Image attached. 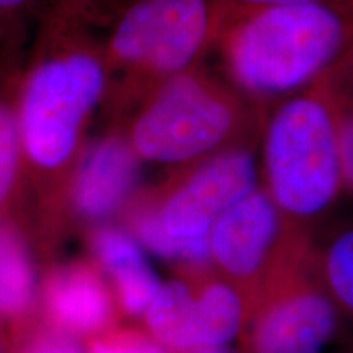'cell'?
<instances>
[{
  "label": "cell",
  "mask_w": 353,
  "mask_h": 353,
  "mask_svg": "<svg viewBox=\"0 0 353 353\" xmlns=\"http://www.w3.org/2000/svg\"><path fill=\"white\" fill-rule=\"evenodd\" d=\"M112 94V70L95 30L46 15L15 92L23 159L46 174L63 170Z\"/></svg>",
  "instance_id": "1"
},
{
  "label": "cell",
  "mask_w": 353,
  "mask_h": 353,
  "mask_svg": "<svg viewBox=\"0 0 353 353\" xmlns=\"http://www.w3.org/2000/svg\"><path fill=\"white\" fill-rule=\"evenodd\" d=\"M353 38V0L270 7L237 17L214 46L228 81L249 99L294 94L324 76Z\"/></svg>",
  "instance_id": "2"
},
{
  "label": "cell",
  "mask_w": 353,
  "mask_h": 353,
  "mask_svg": "<svg viewBox=\"0 0 353 353\" xmlns=\"http://www.w3.org/2000/svg\"><path fill=\"white\" fill-rule=\"evenodd\" d=\"M130 105L123 131L148 164H195L249 145L257 126L249 97L201 64L157 82Z\"/></svg>",
  "instance_id": "3"
},
{
  "label": "cell",
  "mask_w": 353,
  "mask_h": 353,
  "mask_svg": "<svg viewBox=\"0 0 353 353\" xmlns=\"http://www.w3.org/2000/svg\"><path fill=\"white\" fill-rule=\"evenodd\" d=\"M92 26L112 70V105L200 65L218 38L214 0H120Z\"/></svg>",
  "instance_id": "4"
},
{
  "label": "cell",
  "mask_w": 353,
  "mask_h": 353,
  "mask_svg": "<svg viewBox=\"0 0 353 353\" xmlns=\"http://www.w3.org/2000/svg\"><path fill=\"white\" fill-rule=\"evenodd\" d=\"M262 131V188L291 223L314 232L343 190L337 110L324 77L278 105Z\"/></svg>",
  "instance_id": "5"
},
{
  "label": "cell",
  "mask_w": 353,
  "mask_h": 353,
  "mask_svg": "<svg viewBox=\"0 0 353 353\" xmlns=\"http://www.w3.org/2000/svg\"><path fill=\"white\" fill-rule=\"evenodd\" d=\"M259 187L249 145H237L190 164L164 187L143 198L161 226L154 254L182 267L210 265L208 237L219 216Z\"/></svg>",
  "instance_id": "6"
},
{
  "label": "cell",
  "mask_w": 353,
  "mask_h": 353,
  "mask_svg": "<svg viewBox=\"0 0 353 353\" xmlns=\"http://www.w3.org/2000/svg\"><path fill=\"white\" fill-rule=\"evenodd\" d=\"M339 321L341 314L316 272L311 239L249 303L241 352L324 353Z\"/></svg>",
  "instance_id": "7"
},
{
  "label": "cell",
  "mask_w": 353,
  "mask_h": 353,
  "mask_svg": "<svg viewBox=\"0 0 353 353\" xmlns=\"http://www.w3.org/2000/svg\"><path fill=\"white\" fill-rule=\"evenodd\" d=\"M312 234L291 223L259 185L211 228L210 267L239 291L247 309L263 285L312 239Z\"/></svg>",
  "instance_id": "8"
},
{
  "label": "cell",
  "mask_w": 353,
  "mask_h": 353,
  "mask_svg": "<svg viewBox=\"0 0 353 353\" xmlns=\"http://www.w3.org/2000/svg\"><path fill=\"white\" fill-rule=\"evenodd\" d=\"M141 164L123 130L97 139L74 174L70 201L76 213L83 219L101 221L120 211L134 193Z\"/></svg>",
  "instance_id": "9"
},
{
  "label": "cell",
  "mask_w": 353,
  "mask_h": 353,
  "mask_svg": "<svg viewBox=\"0 0 353 353\" xmlns=\"http://www.w3.org/2000/svg\"><path fill=\"white\" fill-rule=\"evenodd\" d=\"M51 321L70 334H94L112 319L113 304L107 286L90 267L68 265L52 273L44 288Z\"/></svg>",
  "instance_id": "10"
},
{
  "label": "cell",
  "mask_w": 353,
  "mask_h": 353,
  "mask_svg": "<svg viewBox=\"0 0 353 353\" xmlns=\"http://www.w3.org/2000/svg\"><path fill=\"white\" fill-rule=\"evenodd\" d=\"M183 268L193 283V350L228 347L244 325V298L213 268L210 272V265Z\"/></svg>",
  "instance_id": "11"
},
{
  "label": "cell",
  "mask_w": 353,
  "mask_h": 353,
  "mask_svg": "<svg viewBox=\"0 0 353 353\" xmlns=\"http://www.w3.org/2000/svg\"><path fill=\"white\" fill-rule=\"evenodd\" d=\"M94 252L113 278L118 299L126 314L144 316L156 296L161 281L145 260L134 236L117 228H101L95 232Z\"/></svg>",
  "instance_id": "12"
},
{
  "label": "cell",
  "mask_w": 353,
  "mask_h": 353,
  "mask_svg": "<svg viewBox=\"0 0 353 353\" xmlns=\"http://www.w3.org/2000/svg\"><path fill=\"white\" fill-rule=\"evenodd\" d=\"M185 273L182 278L161 283L144 312L149 335L170 353L193 350V283L187 268Z\"/></svg>",
  "instance_id": "13"
},
{
  "label": "cell",
  "mask_w": 353,
  "mask_h": 353,
  "mask_svg": "<svg viewBox=\"0 0 353 353\" xmlns=\"http://www.w3.org/2000/svg\"><path fill=\"white\" fill-rule=\"evenodd\" d=\"M312 260L339 314L353 322V223L312 234Z\"/></svg>",
  "instance_id": "14"
},
{
  "label": "cell",
  "mask_w": 353,
  "mask_h": 353,
  "mask_svg": "<svg viewBox=\"0 0 353 353\" xmlns=\"http://www.w3.org/2000/svg\"><path fill=\"white\" fill-rule=\"evenodd\" d=\"M34 276L23 244L0 224V314H23L33 301Z\"/></svg>",
  "instance_id": "15"
},
{
  "label": "cell",
  "mask_w": 353,
  "mask_h": 353,
  "mask_svg": "<svg viewBox=\"0 0 353 353\" xmlns=\"http://www.w3.org/2000/svg\"><path fill=\"white\" fill-rule=\"evenodd\" d=\"M322 77L337 110L343 190L353 195V52L342 56Z\"/></svg>",
  "instance_id": "16"
},
{
  "label": "cell",
  "mask_w": 353,
  "mask_h": 353,
  "mask_svg": "<svg viewBox=\"0 0 353 353\" xmlns=\"http://www.w3.org/2000/svg\"><path fill=\"white\" fill-rule=\"evenodd\" d=\"M21 159L23 145L17 117L15 95L0 94V208L12 195L19 179Z\"/></svg>",
  "instance_id": "17"
},
{
  "label": "cell",
  "mask_w": 353,
  "mask_h": 353,
  "mask_svg": "<svg viewBox=\"0 0 353 353\" xmlns=\"http://www.w3.org/2000/svg\"><path fill=\"white\" fill-rule=\"evenodd\" d=\"M92 353H170L151 335L139 332H121L110 335L92 345Z\"/></svg>",
  "instance_id": "18"
},
{
  "label": "cell",
  "mask_w": 353,
  "mask_h": 353,
  "mask_svg": "<svg viewBox=\"0 0 353 353\" xmlns=\"http://www.w3.org/2000/svg\"><path fill=\"white\" fill-rule=\"evenodd\" d=\"M312 2H332V0H214L216 20H218V34L229 21L237 19V17L245 15V13L270 7L298 6V3Z\"/></svg>",
  "instance_id": "19"
},
{
  "label": "cell",
  "mask_w": 353,
  "mask_h": 353,
  "mask_svg": "<svg viewBox=\"0 0 353 353\" xmlns=\"http://www.w3.org/2000/svg\"><path fill=\"white\" fill-rule=\"evenodd\" d=\"M103 7L105 0H50L46 15L94 25Z\"/></svg>",
  "instance_id": "20"
},
{
  "label": "cell",
  "mask_w": 353,
  "mask_h": 353,
  "mask_svg": "<svg viewBox=\"0 0 353 353\" xmlns=\"http://www.w3.org/2000/svg\"><path fill=\"white\" fill-rule=\"evenodd\" d=\"M44 0H0V32H10L13 25L28 20Z\"/></svg>",
  "instance_id": "21"
},
{
  "label": "cell",
  "mask_w": 353,
  "mask_h": 353,
  "mask_svg": "<svg viewBox=\"0 0 353 353\" xmlns=\"http://www.w3.org/2000/svg\"><path fill=\"white\" fill-rule=\"evenodd\" d=\"M23 353H82L79 348L64 339L44 337L38 339Z\"/></svg>",
  "instance_id": "22"
},
{
  "label": "cell",
  "mask_w": 353,
  "mask_h": 353,
  "mask_svg": "<svg viewBox=\"0 0 353 353\" xmlns=\"http://www.w3.org/2000/svg\"><path fill=\"white\" fill-rule=\"evenodd\" d=\"M188 353H234L229 347H221V348H203V350H193Z\"/></svg>",
  "instance_id": "23"
},
{
  "label": "cell",
  "mask_w": 353,
  "mask_h": 353,
  "mask_svg": "<svg viewBox=\"0 0 353 353\" xmlns=\"http://www.w3.org/2000/svg\"><path fill=\"white\" fill-rule=\"evenodd\" d=\"M2 34H3V33H2V32H0V37H2Z\"/></svg>",
  "instance_id": "24"
},
{
  "label": "cell",
  "mask_w": 353,
  "mask_h": 353,
  "mask_svg": "<svg viewBox=\"0 0 353 353\" xmlns=\"http://www.w3.org/2000/svg\"><path fill=\"white\" fill-rule=\"evenodd\" d=\"M350 353H353V352H350Z\"/></svg>",
  "instance_id": "25"
}]
</instances>
